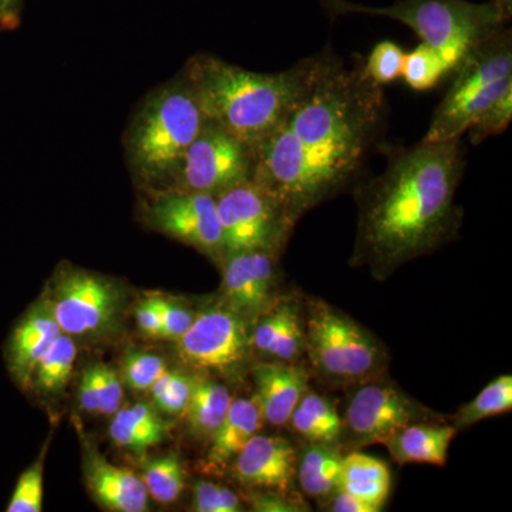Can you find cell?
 Wrapping results in <instances>:
<instances>
[{
    "label": "cell",
    "mask_w": 512,
    "mask_h": 512,
    "mask_svg": "<svg viewBox=\"0 0 512 512\" xmlns=\"http://www.w3.org/2000/svg\"><path fill=\"white\" fill-rule=\"evenodd\" d=\"M383 87L363 70L320 53L308 90L274 133L254 147L252 181L298 221L356 180L382 133Z\"/></svg>",
    "instance_id": "obj_1"
},
{
    "label": "cell",
    "mask_w": 512,
    "mask_h": 512,
    "mask_svg": "<svg viewBox=\"0 0 512 512\" xmlns=\"http://www.w3.org/2000/svg\"><path fill=\"white\" fill-rule=\"evenodd\" d=\"M460 138L390 154L382 174L356 188L357 231L350 266L384 281L400 266L436 251L463 222L456 194L463 178Z\"/></svg>",
    "instance_id": "obj_2"
},
{
    "label": "cell",
    "mask_w": 512,
    "mask_h": 512,
    "mask_svg": "<svg viewBox=\"0 0 512 512\" xmlns=\"http://www.w3.org/2000/svg\"><path fill=\"white\" fill-rule=\"evenodd\" d=\"M319 60L316 55L284 72L258 73L198 53L185 64L183 77L205 119L254 148L274 133L308 90Z\"/></svg>",
    "instance_id": "obj_3"
},
{
    "label": "cell",
    "mask_w": 512,
    "mask_h": 512,
    "mask_svg": "<svg viewBox=\"0 0 512 512\" xmlns=\"http://www.w3.org/2000/svg\"><path fill=\"white\" fill-rule=\"evenodd\" d=\"M204 121L183 74L147 96L124 137L127 163L140 183L163 187Z\"/></svg>",
    "instance_id": "obj_4"
},
{
    "label": "cell",
    "mask_w": 512,
    "mask_h": 512,
    "mask_svg": "<svg viewBox=\"0 0 512 512\" xmlns=\"http://www.w3.org/2000/svg\"><path fill=\"white\" fill-rule=\"evenodd\" d=\"M332 16H382L409 26L421 43L431 47L448 73L461 62L468 50L495 29L507 25V20L493 0L473 3L468 0H397L383 8L359 5L349 0H319Z\"/></svg>",
    "instance_id": "obj_5"
},
{
    "label": "cell",
    "mask_w": 512,
    "mask_h": 512,
    "mask_svg": "<svg viewBox=\"0 0 512 512\" xmlns=\"http://www.w3.org/2000/svg\"><path fill=\"white\" fill-rule=\"evenodd\" d=\"M453 73V84L434 113L424 143L460 138L490 104L512 89L511 29L504 25L485 36Z\"/></svg>",
    "instance_id": "obj_6"
},
{
    "label": "cell",
    "mask_w": 512,
    "mask_h": 512,
    "mask_svg": "<svg viewBox=\"0 0 512 512\" xmlns=\"http://www.w3.org/2000/svg\"><path fill=\"white\" fill-rule=\"evenodd\" d=\"M306 352L329 382L359 384L380 376L386 355L375 336L346 313L323 301L309 302Z\"/></svg>",
    "instance_id": "obj_7"
},
{
    "label": "cell",
    "mask_w": 512,
    "mask_h": 512,
    "mask_svg": "<svg viewBox=\"0 0 512 512\" xmlns=\"http://www.w3.org/2000/svg\"><path fill=\"white\" fill-rule=\"evenodd\" d=\"M46 303L64 335L101 340L119 330L124 296L113 279L69 266L53 276Z\"/></svg>",
    "instance_id": "obj_8"
},
{
    "label": "cell",
    "mask_w": 512,
    "mask_h": 512,
    "mask_svg": "<svg viewBox=\"0 0 512 512\" xmlns=\"http://www.w3.org/2000/svg\"><path fill=\"white\" fill-rule=\"evenodd\" d=\"M215 198L225 256L249 251L279 254L291 237L296 221L254 181L235 185Z\"/></svg>",
    "instance_id": "obj_9"
},
{
    "label": "cell",
    "mask_w": 512,
    "mask_h": 512,
    "mask_svg": "<svg viewBox=\"0 0 512 512\" xmlns=\"http://www.w3.org/2000/svg\"><path fill=\"white\" fill-rule=\"evenodd\" d=\"M254 174V148L205 119L200 133L160 188L218 195Z\"/></svg>",
    "instance_id": "obj_10"
},
{
    "label": "cell",
    "mask_w": 512,
    "mask_h": 512,
    "mask_svg": "<svg viewBox=\"0 0 512 512\" xmlns=\"http://www.w3.org/2000/svg\"><path fill=\"white\" fill-rule=\"evenodd\" d=\"M249 323L224 302L211 306L195 315L190 329L177 340L178 355L201 372L235 376L252 350Z\"/></svg>",
    "instance_id": "obj_11"
},
{
    "label": "cell",
    "mask_w": 512,
    "mask_h": 512,
    "mask_svg": "<svg viewBox=\"0 0 512 512\" xmlns=\"http://www.w3.org/2000/svg\"><path fill=\"white\" fill-rule=\"evenodd\" d=\"M146 220L156 231L190 245L212 261H224V242L215 195L175 188H151Z\"/></svg>",
    "instance_id": "obj_12"
},
{
    "label": "cell",
    "mask_w": 512,
    "mask_h": 512,
    "mask_svg": "<svg viewBox=\"0 0 512 512\" xmlns=\"http://www.w3.org/2000/svg\"><path fill=\"white\" fill-rule=\"evenodd\" d=\"M342 420L343 434L348 433L356 447H365L430 417L409 394L377 376L357 384Z\"/></svg>",
    "instance_id": "obj_13"
},
{
    "label": "cell",
    "mask_w": 512,
    "mask_h": 512,
    "mask_svg": "<svg viewBox=\"0 0 512 512\" xmlns=\"http://www.w3.org/2000/svg\"><path fill=\"white\" fill-rule=\"evenodd\" d=\"M276 256L268 251L239 252L221 262L222 299L249 322L276 301Z\"/></svg>",
    "instance_id": "obj_14"
},
{
    "label": "cell",
    "mask_w": 512,
    "mask_h": 512,
    "mask_svg": "<svg viewBox=\"0 0 512 512\" xmlns=\"http://www.w3.org/2000/svg\"><path fill=\"white\" fill-rule=\"evenodd\" d=\"M298 454L284 437L255 434L234 460L235 478L252 490L289 493Z\"/></svg>",
    "instance_id": "obj_15"
},
{
    "label": "cell",
    "mask_w": 512,
    "mask_h": 512,
    "mask_svg": "<svg viewBox=\"0 0 512 512\" xmlns=\"http://www.w3.org/2000/svg\"><path fill=\"white\" fill-rule=\"evenodd\" d=\"M255 400L264 423L289 424L293 410L309 390V373L295 362L259 363L254 367Z\"/></svg>",
    "instance_id": "obj_16"
},
{
    "label": "cell",
    "mask_w": 512,
    "mask_h": 512,
    "mask_svg": "<svg viewBox=\"0 0 512 512\" xmlns=\"http://www.w3.org/2000/svg\"><path fill=\"white\" fill-rule=\"evenodd\" d=\"M59 335L62 330L46 301L37 303L19 320L6 345V362L16 383L30 387L37 365Z\"/></svg>",
    "instance_id": "obj_17"
},
{
    "label": "cell",
    "mask_w": 512,
    "mask_h": 512,
    "mask_svg": "<svg viewBox=\"0 0 512 512\" xmlns=\"http://www.w3.org/2000/svg\"><path fill=\"white\" fill-rule=\"evenodd\" d=\"M84 478L94 500L106 510L147 511L148 494L141 477L128 468L114 466L96 447L86 446Z\"/></svg>",
    "instance_id": "obj_18"
},
{
    "label": "cell",
    "mask_w": 512,
    "mask_h": 512,
    "mask_svg": "<svg viewBox=\"0 0 512 512\" xmlns=\"http://www.w3.org/2000/svg\"><path fill=\"white\" fill-rule=\"evenodd\" d=\"M251 346L275 362H296L306 352L305 318L291 299L275 301L255 320Z\"/></svg>",
    "instance_id": "obj_19"
},
{
    "label": "cell",
    "mask_w": 512,
    "mask_h": 512,
    "mask_svg": "<svg viewBox=\"0 0 512 512\" xmlns=\"http://www.w3.org/2000/svg\"><path fill=\"white\" fill-rule=\"evenodd\" d=\"M457 433L453 424L416 421L387 437L383 444L396 463L441 467L447 463L448 450Z\"/></svg>",
    "instance_id": "obj_20"
},
{
    "label": "cell",
    "mask_w": 512,
    "mask_h": 512,
    "mask_svg": "<svg viewBox=\"0 0 512 512\" xmlns=\"http://www.w3.org/2000/svg\"><path fill=\"white\" fill-rule=\"evenodd\" d=\"M264 419L255 397L252 399L232 400L224 420L211 436L208 448L207 466L210 468L227 467L247 446L249 440L259 433Z\"/></svg>",
    "instance_id": "obj_21"
},
{
    "label": "cell",
    "mask_w": 512,
    "mask_h": 512,
    "mask_svg": "<svg viewBox=\"0 0 512 512\" xmlns=\"http://www.w3.org/2000/svg\"><path fill=\"white\" fill-rule=\"evenodd\" d=\"M113 416L109 430L111 440L131 453H146L148 448L158 446L167 437V421L161 419L156 407L147 403L120 409Z\"/></svg>",
    "instance_id": "obj_22"
},
{
    "label": "cell",
    "mask_w": 512,
    "mask_h": 512,
    "mask_svg": "<svg viewBox=\"0 0 512 512\" xmlns=\"http://www.w3.org/2000/svg\"><path fill=\"white\" fill-rule=\"evenodd\" d=\"M340 490L348 491L382 511L392 490V473L379 458L355 451L343 457Z\"/></svg>",
    "instance_id": "obj_23"
},
{
    "label": "cell",
    "mask_w": 512,
    "mask_h": 512,
    "mask_svg": "<svg viewBox=\"0 0 512 512\" xmlns=\"http://www.w3.org/2000/svg\"><path fill=\"white\" fill-rule=\"evenodd\" d=\"M343 456L336 446L309 444L296 464V480L303 493L316 501H329L340 488Z\"/></svg>",
    "instance_id": "obj_24"
},
{
    "label": "cell",
    "mask_w": 512,
    "mask_h": 512,
    "mask_svg": "<svg viewBox=\"0 0 512 512\" xmlns=\"http://www.w3.org/2000/svg\"><path fill=\"white\" fill-rule=\"evenodd\" d=\"M292 430L309 444L336 446L343 437V420L326 397L308 390L289 420Z\"/></svg>",
    "instance_id": "obj_25"
},
{
    "label": "cell",
    "mask_w": 512,
    "mask_h": 512,
    "mask_svg": "<svg viewBox=\"0 0 512 512\" xmlns=\"http://www.w3.org/2000/svg\"><path fill=\"white\" fill-rule=\"evenodd\" d=\"M232 400L224 384L207 377H194L190 403L184 413L192 434L200 439H211L224 420Z\"/></svg>",
    "instance_id": "obj_26"
},
{
    "label": "cell",
    "mask_w": 512,
    "mask_h": 512,
    "mask_svg": "<svg viewBox=\"0 0 512 512\" xmlns=\"http://www.w3.org/2000/svg\"><path fill=\"white\" fill-rule=\"evenodd\" d=\"M76 357L77 348L74 339L64 333L57 336L37 365L30 386L35 387L36 392L42 394L59 393L72 376Z\"/></svg>",
    "instance_id": "obj_27"
},
{
    "label": "cell",
    "mask_w": 512,
    "mask_h": 512,
    "mask_svg": "<svg viewBox=\"0 0 512 512\" xmlns=\"http://www.w3.org/2000/svg\"><path fill=\"white\" fill-rule=\"evenodd\" d=\"M511 409L512 377L503 375L491 380L471 402L458 410L453 426L457 430L467 429L490 417L511 412Z\"/></svg>",
    "instance_id": "obj_28"
},
{
    "label": "cell",
    "mask_w": 512,
    "mask_h": 512,
    "mask_svg": "<svg viewBox=\"0 0 512 512\" xmlns=\"http://www.w3.org/2000/svg\"><path fill=\"white\" fill-rule=\"evenodd\" d=\"M144 487L158 504H173L185 488V470L177 454L151 458L143 468Z\"/></svg>",
    "instance_id": "obj_29"
},
{
    "label": "cell",
    "mask_w": 512,
    "mask_h": 512,
    "mask_svg": "<svg viewBox=\"0 0 512 512\" xmlns=\"http://www.w3.org/2000/svg\"><path fill=\"white\" fill-rule=\"evenodd\" d=\"M448 74L450 73L440 56L424 43L406 53L402 76L413 90L426 92L433 89Z\"/></svg>",
    "instance_id": "obj_30"
},
{
    "label": "cell",
    "mask_w": 512,
    "mask_h": 512,
    "mask_svg": "<svg viewBox=\"0 0 512 512\" xmlns=\"http://www.w3.org/2000/svg\"><path fill=\"white\" fill-rule=\"evenodd\" d=\"M194 377L167 370L151 386L154 407L168 416H181L190 403Z\"/></svg>",
    "instance_id": "obj_31"
},
{
    "label": "cell",
    "mask_w": 512,
    "mask_h": 512,
    "mask_svg": "<svg viewBox=\"0 0 512 512\" xmlns=\"http://www.w3.org/2000/svg\"><path fill=\"white\" fill-rule=\"evenodd\" d=\"M167 370L163 357L148 352H128L121 359V382L134 392H146Z\"/></svg>",
    "instance_id": "obj_32"
},
{
    "label": "cell",
    "mask_w": 512,
    "mask_h": 512,
    "mask_svg": "<svg viewBox=\"0 0 512 512\" xmlns=\"http://www.w3.org/2000/svg\"><path fill=\"white\" fill-rule=\"evenodd\" d=\"M46 448L32 466L23 471L13 490L6 511L40 512L43 504V476H45Z\"/></svg>",
    "instance_id": "obj_33"
},
{
    "label": "cell",
    "mask_w": 512,
    "mask_h": 512,
    "mask_svg": "<svg viewBox=\"0 0 512 512\" xmlns=\"http://www.w3.org/2000/svg\"><path fill=\"white\" fill-rule=\"evenodd\" d=\"M404 59L406 53L402 47L390 40H384L373 47L366 62L363 63V70L373 83L383 87L384 84L396 82L402 77Z\"/></svg>",
    "instance_id": "obj_34"
},
{
    "label": "cell",
    "mask_w": 512,
    "mask_h": 512,
    "mask_svg": "<svg viewBox=\"0 0 512 512\" xmlns=\"http://www.w3.org/2000/svg\"><path fill=\"white\" fill-rule=\"evenodd\" d=\"M511 119L512 89H508L484 110V113L474 121L473 126L468 128L471 143L478 146L488 137L503 133L508 124L511 123Z\"/></svg>",
    "instance_id": "obj_35"
},
{
    "label": "cell",
    "mask_w": 512,
    "mask_h": 512,
    "mask_svg": "<svg viewBox=\"0 0 512 512\" xmlns=\"http://www.w3.org/2000/svg\"><path fill=\"white\" fill-rule=\"evenodd\" d=\"M192 510L197 512L244 511L239 497L224 485L198 480L192 487Z\"/></svg>",
    "instance_id": "obj_36"
},
{
    "label": "cell",
    "mask_w": 512,
    "mask_h": 512,
    "mask_svg": "<svg viewBox=\"0 0 512 512\" xmlns=\"http://www.w3.org/2000/svg\"><path fill=\"white\" fill-rule=\"evenodd\" d=\"M89 369L99 397L100 414L113 416L119 412L123 402V382L119 373L103 363H93Z\"/></svg>",
    "instance_id": "obj_37"
},
{
    "label": "cell",
    "mask_w": 512,
    "mask_h": 512,
    "mask_svg": "<svg viewBox=\"0 0 512 512\" xmlns=\"http://www.w3.org/2000/svg\"><path fill=\"white\" fill-rule=\"evenodd\" d=\"M156 303L157 311L161 319V339L175 340L177 342L181 336L190 329L194 322V312L180 303L168 301L163 296H151Z\"/></svg>",
    "instance_id": "obj_38"
},
{
    "label": "cell",
    "mask_w": 512,
    "mask_h": 512,
    "mask_svg": "<svg viewBox=\"0 0 512 512\" xmlns=\"http://www.w3.org/2000/svg\"><path fill=\"white\" fill-rule=\"evenodd\" d=\"M134 315H136L138 329L144 335L148 338L161 339L160 313H158L156 303H154L151 296L138 303Z\"/></svg>",
    "instance_id": "obj_39"
},
{
    "label": "cell",
    "mask_w": 512,
    "mask_h": 512,
    "mask_svg": "<svg viewBox=\"0 0 512 512\" xmlns=\"http://www.w3.org/2000/svg\"><path fill=\"white\" fill-rule=\"evenodd\" d=\"M286 493H278V491H269L268 494H255L251 497V505L255 511L264 512H286L301 511L302 505L292 503L286 500Z\"/></svg>",
    "instance_id": "obj_40"
},
{
    "label": "cell",
    "mask_w": 512,
    "mask_h": 512,
    "mask_svg": "<svg viewBox=\"0 0 512 512\" xmlns=\"http://www.w3.org/2000/svg\"><path fill=\"white\" fill-rule=\"evenodd\" d=\"M329 507V510L333 512H379L366 501L360 500L356 495L340 490V488L330 497Z\"/></svg>",
    "instance_id": "obj_41"
},
{
    "label": "cell",
    "mask_w": 512,
    "mask_h": 512,
    "mask_svg": "<svg viewBox=\"0 0 512 512\" xmlns=\"http://www.w3.org/2000/svg\"><path fill=\"white\" fill-rule=\"evenodd\" d=\"M79 403L84 412L89 414H100L99 397H97L96 386H94L92 372L89 367L84 370L79 383Z\"/></svg>",
    "instance_id": "obj_42"
},
{
    "label": "cell",
    "mask_w": 512,
    "mask_h": 512,
    "mask_svg": "<svg viewBox=\"0 0 512 512\" xmlns=\"http://www.w3.org/2000/svg\"><path fill=\"white\" fill-rule=\"evenodd\" d=\"M23 0H0V30H13L20 25Z\"/></svg>",
    "instance_id": "obj_43"
},
{
    "label": "cell",
    "mask_w": 512,
    "mask_h": 512,
    "mask_svg": "<svg viewBox=\"0 0 512 512\" xmlns=\"http://www.w3.org/2000/svg\"><path fill=\"white\" fill-rule=\"evenodd\" d=\"M493 3L508 22L512 15V0H493Z\"/></svg>",
    "instance_id": "obj_44"
}]
</instances>
